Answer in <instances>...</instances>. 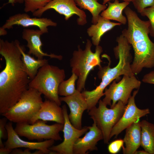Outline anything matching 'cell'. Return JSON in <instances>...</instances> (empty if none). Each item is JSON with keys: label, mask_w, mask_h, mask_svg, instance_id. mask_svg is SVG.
Listing matches in <instances>:
<instances>
[{"label": "cell", "mask_w": 154, "mask_h": 154, "mask_svg": "<svg viewBox=\"0 0 154 154\" xmlns=\"http://www.w3.org/2000/svg\"><path fill=\"white\" fill-rule=\"evenodd\" d=\"M19 41L0 39V54L5 60L0 73V114L7 112L29 88L31 80L23 64Z\"/></svg>", "instance_id": "obj_1"}, {"label": "cell", "mask_w": 154, "mask_h": 154, "mask_svg": "<svg viewBox=\"0 0 154 154\" xmlns=\"http://www.w3.org/2000/svg\"><path fill=\"white\" fill-rule=\"evenodd\" d=\"M128 23L127 29L121 34L133 49L134 57L131 68L135 75L139 73L143 68L154 67V43L150 39V22L142 20L136 12L129 7L124 10Z\"/></svg>", "instance_id": "obj_2"}, {"label": "cell", "mask_w": 154, "mask_h": 154, "mask_svg": "<svg viewBox=\"0 0 154 154\" xmlns=\"http://www.w3.org/2000/svg\"><path fill=\"white\" fill-rule=\"evenodd\" d=\"M116 41L117 45L114 48L113 50L116 58L119 59L117 65L111 68L110 60L108 66L99 68L97 75L102 80L100 85L92 91L84 90L81 92L88 104V112L96 106L100 98L104 95V91L105 88L114 80L121 75H135L131 68V45L122 35L117 37Z\"/></svg>", "instance_id": "obj_3"}, {"label": "cell", "mask_w": 154, "mask_h": 154, "mask_svg": "<svg viewBox=\"0 0 154 154\" xmlns=\"http://www.w3.org/2000/svg\"><path fill=\"white\" fill-rule=\"evenodd\" d=\"M92 43L88 39L85 47L83 50L78 45L77 50H74L70 60V66L72 73L78 77L77 83V89L81 92L85 88L87 76L90 72L96 66L102 67V62L100 55L102 52V47L98 45L96 46L94 52L91 50Z\"/></svg>", "instance_id": "obj_4"}, {"label": "cell", "mask_w": 154, "mask_h": 154, "mask_svg": "<svg viewBox=\"0 0 154 154\" xmlns=\"http://www.w3.org/2000/svg\"><path fill=\"white\" fill-rule=\"evenodd\" d=\"M65 78L63 69L48 63L39 68L34 78L31 80L29 88L37 90L47 99L60 106L61 101L58 96V89Z\"/></svg>", "instance_id": "obj_5"}, {"label": "cell", "mask_w": 154, "mask_h": 154, "mask_svg": "<svg viewBox=\"0 0 154 154\" xmlns=\"http://www.w3.org/2000/svg\"><path fill=\"white\" fill-rule=\"evenodd\" d=\"M42 94L37 90L29 88L23 93L19 101L2 115L12 122L29 123L43 102Z\"/></svg>", "instance_id": "obj_6"}, {"label": "cell", "mask_w": 154, "mask_h": 154, "mask_svg": "<svg viewBox=\"0 0 154 154\" xmlns=\"http://www.w3.org/2000/svg\"><path fill=\"white\" fill-rule=\"evenodd\" d=\"M98 103V107L95 106L91 109L88 114L102 131L104 143L108 144L110 140L112 130L122 116L125 105L119 101L114 107L110 109L102 100H100Z\"/></svg>", "instance_id": "obj_7"}, {"label": "cell", "mask_w": 154, "mask_h": 154, "mask_svg": "<svg viewBox=\"0 0 154 154\" xmlns=\"http://www.w3.org/2000/svg\"><path fill=\"white\" fill-rule=\"evenodd\" d=\"M46 122L39 119L33 124L28 123H16L14 129L19 136L29 140L53 139L62 141L59 132L62 131L64 124L57 123L52 125Z\"/></svg>", "instance_id": "obj_8"}, {"label": "cell", "mask_w": 154, "mask_h": 154, "mask_svg": "<svg viewBox=\"0 0 154 154\" xmlns=\"http://www.w3.org/2000/svg\"><path fill=\"white\" fill-rule=\"evenodd\" d=\"M114 80L108 88H106L104 95V98L102 100L106 105L114 107L117 102L121 101L126 105L127 103L132 90L139 89L141 82L135 75H123V77L118 83Z\"/></svg>", "instance_id": "obj_9"}, {"label": "cell", "mask_w": 154, "mask_h": 154, "mask_svg": "<svg viewBox=\"0 0 154 154\" xmlns=\"http://www.w3.org/2000/svg\"><path fill=\"white\" fill-rule=\"evenodd\" d=\"M62 108L64 119L62 130L64 140L60 143L53 145L49 149L51 151L56 152L57 154H73V148L75 142L78 138L87 132L88 128L87 126L81 129L75 127L69 120L66 105H63Z\"/></svg>", "instance_id": "obj_10"}, {"label": "cell", "mask_w": 154, "mask_h": 154, "mask_svg": "<svg viewBox=\"0 0 154 154\" xmlns=\"http://www.w3.org/2000/svg\"><path fill=\"white\" fill-rule=\"evenodd\" d=\"M76 5L74 0H52L44 7L33 13V15L40 17L45 11L52 9L64 15L66 20H68L74 15H77L78 17L77 19L78 25H83L87 23L86 15Z\"/></svg>", "instance_id": "obj_11"}, {"label": "cell", "mask_w": 154, "mask_h": 154, "mask_svg": "<svg viewBox=\"0 0 154 154\" xmlns=\"http://www.w3.org/2000/svg\"><path fill=\"white\" fill-rule=\"evenodd\" d=\"M138 90L137 89L134 91L129 98L122 116L112 130L110 139L114 136L117 137L123 130L139 120L140 118L150 113L149 109H141L136 106L135 99Z\"/></svg>", "instance_id": "obj_12"}, {"label": "cell", "mask_w": 154, "mask_h": 154, "mask_svg": "<svg viewBox=\"0 0 154 154\" xmlns=\"http://www.w3.org/2000/svg\"><path fill=\"white\" fill-rule=\"evenodd\" d=\"M6 128L7 136V140L4 144L5 147L12 149L24 147L31 149L40 150L44 154H51L52 151L49 149L54 144V140H46L39 142L27 141L20 137L13 128L12 122L10 121L7 123Z\"/></svg>", "instance_id": "obj_13"}, {"label": "cell", "mask_w": 154, "mask_h": 154, "mask_svg": "<svg viewBox=\"0 0 154 154\" xmlns=\"http://www.w3.org/2000/svg\"><path fill=\"white\" fill-rule=\"evenodd\" d=\"M14 25H20L24 27H37L44 34L48 33V27H56L57 23L47 18H32L26 13H19L10 17L2 27L10 29Z\"/></svg>", "instance_id": "obj_14"}, {"label": "cell", "mask_w": 154, "mask_h": 154, "mask_svg": "<svg viewBox=\"0 0 154 154\" xmlns=\"http://www.w3.org/2000/svg\"><path fill=\"white\" fill-rule=\"evenodd\" d=\"M59 99L61 102H65L69 108L68 117L72 125L78 129H82V115L84 111L87 110L88 106L81 92L77 90L72 94L59 97Z\"/></svg>", "instance_id": "obj_15"}, {"label": "cell", "mask_w": 154, "mask_h": 154, "mask_svg": "<svg viewBox=\"0 0 154 154\" xmlns=\"http://www.w3.org/2000/svg\"><path fill=\"white\" fill-rule=\"evenodd\" d=\"M89 131L82 137L78 138L73 148V154H86L89 152L98 150L96 145L100 141L103 139L102 131L93 121L92 126H87Z\"/></svg>", "instance_id": "obj_16"}, {"label": "cell", "mask_w": 154, "mask_h": 154, "mask_svg": "<svg viewBox=\"0 0 154 154\" xmlns=\"http://www.w3.org/2000/svg\"><path fill=\"white\" fill-rule=\"evenodd\" d=\"M44 34L40 29L34 30L24 29L22 32V38L27 42V46L29 48L28 54H32L37 59H42L43 57L47 56L51 58H55L59 60L62 58L61 55H57L54 54H48L44 52L42 50V46L43 44L40 39V36Z\"/></svg>", "instance_id": "obj_17"}, {"label": "cell", "mask_w": 154, "mask_h": 154, "mask_svg": "<svg viewBox=\"0 0 154 154\" xmlns=\"http://www.w3.org/2000/svg\"><path fill=\"white\" fill-rule=\"evenodd\" d=\"M39 119L64 124V119L62 108L54 101L46 100L38 112L31 119L29 123L33 124Z\"/></svg>", "instance_id": "obj_18"}, {"label": "cell", "mask_w": 154, "mask_h": 154, "mask_svg": "<svg viewBox=\"0 0 154 154\" xmlns=\"http://www.w3.org/2000/svg\"><path fill=\"white\" fill-rule=\"evenodd\" d=\"M141 121L138 120L126 129L123 139L125 147H122L124 154H134L141 145Z\"/></svg>", "instance_id": "obj_19"}, {"label": "cell", "mask_w": 154, "mask_h": 154, "mask_svg": "<svg viewBox=\"0 0 154 154\" xmlns=\"http://www.w3.org/2000/svg\"><path fill=\"white\" fill-rule=\"evenodd\" d=\"M121 25L119 23L112 22L100 15L97 23L93 24L88 28L87 33L91 37L92 43L96 46L99 45L101 37L104 34L115 26Z\"/></svg>", "instance_id": "obj_20"}, {"label": "cell", "mask_w": 154, "mask_h": 154, "mask_svg": "<svg viewBox=\"0 0 154 154\" xmlns=\"http://www.w3.org/2000/svg\"><path fill=\"white\" fill-rule=\"evenodd\" d=\"M130 3L124 1L119 3V0H114L113 3L109 1L108 7L102 11L100 15L106 19L116 21L121 24L125 25L127 19L122 13Z\"/></svg>", "instance_id": "obj_21"}, {"label": "cell", "mask_w": 154, "mask_h": 154, "mask_svg": "<svg viewBox=\"0 0 154 154\" xmlns=\"http://www.w3.org/2000/svg\"><path fill=\"white\" fill-rule=\"evenodd\" d=\"M19 47L24 69L31 80L36 76L40 68L48 63V60L45 59H35L25 53V48L24 46L20 44Z\"/></svg>", "instance_id": "obj_22"}, {"label": "cell", "mask_w": 154, "mask_h": 154, "mask_svg": "<svg viewBox=\"0 0 154 154\" xmlns=\"http://www.w3.org/2000/svg\"><path fill=\"white\" fill-rule=\"evenodd\" d=\"M141 146L149 154H154V124L147 120L141 121Z\"/></svg>", "instance_id": "obj_23"}, {"label": "cell", "mask_w": 154, "mask_h": 154, "mask_svg": "<svg viewBox=\"0 0 154 154\" xmlns=\"http://www.w3.org/2000/svg\"><path fill=\"white\" fill-rule=\"evenodd\" d=\"M80 8L89 11L92 15V23H97L100 13L107 8L105 5L99 3L98 0H74Z\"/></svg>", "instance_id": "obj_24"}, {"label": "cell", "mask_w": 154, "mask_h": 154, "mask_svg": "<svg viewBox=\"0 0 154 154\" xmlns=\"http://www.w3.org/2000/svg\"><path fill=\"white\" fill-rule=\"evenodd\" d=\"M78 77L75 74L72 73L68 80H64L60 84L58 89V94L61 96H66L71 95L76 91L75 83Z\"/></svg>", "instance_id": "obj_25"}, {"label": "cell", "mask_w": 154, "mask_h": 154, "mask_svg": "<svg viewBox=\"0 0 154 154\" xmlns=\"http://www.w3.org/2000/svg\"><path fill=\"white\" fill-rule=\"evenodd\" d=\"M52 0H24V11L33 13L42 8Z\"/></svg>", "instance_id": "obj_26"}, {"label": "cell", "mask_w": 154, "mask_h": 154, "mask_svg": "<svg viewBox=\"0 0 154 154\" xmlns=\"http://www.w3.org/2000/svg\"><path fill=\"white\" fill-rule=\"evenodd\" d=\"M143 16H146L149 19V34L154 38V5L148 8H145L140 13Z\"/></svg>", "instance_id": "obj_27"}, {"label": "cell", "mask_w": 154, "mask_h": 154, "mask_svg": "<svg viewBox=\"0 0 154 154\" xmlns=\"http://www.w3.org/2000/svg\"><path fill=\"white\" fill-rule=\"evenodd\" d=\"M131 2L140 13L145 8L154 5V0H132Z\"/></svg>", "instance_id": "obj_28"}, {"label": "cell", "mask_w": 154, "mask_h": 154, "mask_svg": "<svg viewBox=\"0 0 154 154\" xmlns=\"http://www.w3.org/2000/svg\"><path fill=\"white\" fill-rule=\"evenodd\" d=\"M124 143L123 139H117L112 141L108 146V152L112 154L117 153L124 146Z\"/></svg>", "instance_id": "obj_29"}, {"label": "cell", "mask_w": 154, "mask_h": 154, "mask_svg": "<svg viewBox=\"0 0 154 154\" xmlns=\"http://www.w3.org/2000/svg\"><path fill=\"white\" fill-rule=\"evenodd\" d=\"M7 119L4 117L0 119V147H5L4 144L2 142V139H5L7 137L6 132L7 131L6 128V125L7 123Z\"/></svg>", "instance_id": "obj_30"}, {"label": "cell", "mask_w": 154, "mask_h": 154, "mask_svg": "<svg viewBox=\"0 0 154 154\" xmlns=\"http://www.w3.org/2000/svg\"><path fill=\"white\" fill-rule=\"evenodd\" d=\"M142 81L145 83L154 84V71H151L145 75Z\"/></svg>", "instance_id": "obj_31"}, {"label": "cell", "mask_w": 154, "mask_h": 154, "mask_svg": "<svg viewBox=\"0 0 154 154\" xmlns=\"http://www.w3.org/2000/svg\"><path fill=\"white\" fill-rule=\"evenodd\" d=\"M13 150L11 154H32L30 151L31 149L27 148L24 151L18 148L14 149Z\"/></svg>", "instance_id": "obj_32"}, {"label": "cell", "mask_w": 154, "mask_h": 154, "mask_svg": "<svg viewBox=\"0 0 154 154\" xmlns=\"http://www.w3.org/2000/svg\"><path fill=\"white\" fill-rule=\"evenodd\" d=\"M13 149L5 147L0 148V154H8L11 153Z\"/></svg>", "instance_id": "obj_33"}, {"label": "cell", "mask_w": 154, "mask_h": 154, "mask_svg": "<svg viewBox=\"0 0 154 154\" xmlns=\"http://www.w3.org/2000/svg\"><path fill=\"white\" fill-rule=\"evenodd\" d=\"M7 34V32L6 30V29L3 28L2 27L0 28V35L4 36L6 35Z\"/></svg>", "instance_id": "obj_34"}, {"label": "cell", "mask_w": 154, "mask_h": 154, "mask_svg": "<svg viewBox=\"0 0 154 154\" xmlns=\"http://www.w3.org/2000/svg\"><path fill=\"white\" fill-rule=\"evenodd\" d=\"M134 154H149L145 150H137Z\"/></svg>", "instance_id": "obj_35"}, {"label": "cell", "mask_w": 154, "mask_h": 154, "mask_svg": "<svg viewBox=\"0 0 154 154\" xmlns=\"http://www.w3.org/2000/svg\"><path fill=\"white\" fill-rule=\"evenodd\" d=\"M103 0V4L105 5L106 3H108V2L110 1L113 0ZM123 1H127L129 2H131L132 0H121Z\"/></svg>", "instance_id": "obj_36"}, {"label": "cell", "mask_w": 154, "mask_h": 154, "mask_svg": "<svg viewBox=\"0 0 154 154\" xmlns=\"http://www.w3.org/2000/svg\"><path fill=\"white\" fill-rule=\"evenodd\" d=\"M33 154H44L43 152L40 150H37L33 152Z\"/></svg>", "instance_id": "obj_37"}, {"label": "cell", "mask_w": 154, "mask_h": 154, "mask_svg": "<svg viewBox=\"0 0 154 154\" xmlns=\"http://www.w3.org/2000/svg\"><path fill=\"white\" fill-rule=\"evenodd\" d=\"M8 3H11L12 6H14V4L15 3V0H8Z\"/></svg>", "instance_id": "obj_38"}, {"label": "cell", "mask_w": 154, "mask_h": 154, "mask_svg": "<svg viewBox=\"0 0 154 154\" xmlns=\"http://www.w3.org/2000/svg\"><path fill=\"white\" fill-rule=\"evenodd\" d=\"M15 3H18L19 4H22L24 3V0H15Z\"/></svg>", "instance_id": "obj_39"}]
</instances>
